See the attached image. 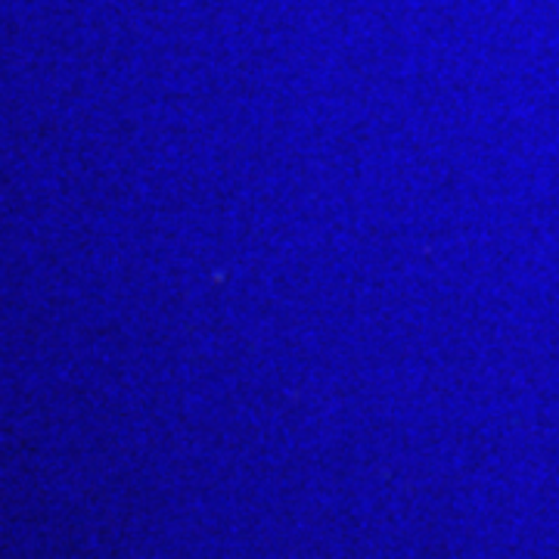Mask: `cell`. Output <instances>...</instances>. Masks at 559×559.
Segmentation results:
<instances>
[]
</instances>
